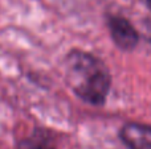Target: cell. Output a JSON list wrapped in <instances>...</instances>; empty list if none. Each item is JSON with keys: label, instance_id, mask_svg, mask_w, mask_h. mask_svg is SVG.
<instances>
[{"label": "cell", "instance_id": "cell-1", "mask_svg": "<svg viewBox=\"0 0 151 149\" xmlns=\"http://www.w3.org/2000/svg\"><path fill=\"white\" fill-rule=\"evenodd\" d=\"M65 81L81 100L102 106L109 94L111 77L99 58L88 52L73 50L65 58Z\"/></svg>", "mask_w": 151, "mask_h": 149}, {"label": "cell", "instance_id": "cell-3", "mask_svg": "<svg viewBox=\"0 0 151 149\" xmlns=\"http://www.w3.org/2000/svg\"><path fill=\"white\" fill-rule=\"evenodd\" d=\"M119 139L129 149H151V126L127 123L121 128Z\"/></svg>", "mask_w": 151, "mask_h": 149}, {"label": "cell", "instance_id": "cell-5", "mask_svg": "<svg viewBox=\"0 0 151 149\" xmlns=\"http://www.w3.org/2000/svg\"><path fill=\"white\" fill-rule=\"evenodd\" d=\"M141 1L143 3V4L146 5V7H147V8H149V9L151 11V0H141Z\"/></svg>", "mask_w": 151, "mask_h": 149}, {"label": "cell", "instance_id": "cell-4", "mask_svg": "<svg viewBox=\"0 0 151 149\" xmlns=\"http://www.w3.org/2000/svg\"><path fill=\"white\" fill-rule=\"evenodd\" d=\"M16 149H52L44 137H28L19 143Z\"/></svg>", "mask_w": 151, "mask_h": 149}, {"label": "cell", "instance_id": "cell-2", "mask_svg": "<svg viewBox=\"0 0 151 149\" xmlns=\"http://www.w3.org/2000/svg\"><path fill=\"white\" fill-rule=\"evenodd\" d=\"M107 28L110 31L113 41L119 49L130 52L138 45L139 34L133 24L127 18L119 15H113L107 17Z\"/></svg>", "mask_w": 151, "mask_h": 149}]
</instances>
